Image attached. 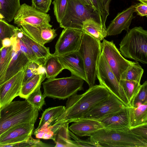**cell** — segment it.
Segmentation results:
<instances>
[{
    "label": "cell",
    "instance_id": "6da1fadb",
    "mask_svg": "<svg viewBox=\"0 0 147 147\" xmlns=\"http://www.w3.org/2000/svg\"><path fill=\"white\" fill-rule=\"evenodd\" d=\"M110 93L106 87L99 84L89 87L82 94L73 95L68 98L64 112L51 125L69 123L83 119L92 108L107 99Z\"/></svg>",
    "mask_w": 147,
    "mask_h": 147
},
{
    "label": "cell",
    "instance_id": "7a4b0ae2",
    "mask_svg": "<svg viewBox=\"0 0 147 147\" xmlns=\"http://www.w3.org/2000/svg\"><path fill=\"white\" fill-rule=\"evenodd\" d=\"M38 111L26 99L12 101L1 109L0 136L17 124L23 123L34 124Z\"/></svg>",
    "mask_w": 147,
    "mask_h": 147
},
{
    "label": "cell",
    "instance_id": "3957f363",
    "mask_svg": "<svg viewBox=\"0 0 147 147\" xmlns=\"http://www.w3.org/2000/svg\"><path fill=\"white\" fill-rule=\"evenodd\" d=\"M98 147H147V141L127 130L102 129L92 134L89 138Z\"/></svg>",
    "mask_w": 147,
    "mask_h": 147
},
{
    "label": "cell",
    "instance_id": "277c9868",
    "mask_svg": "<svg viewBox=\"0 0 147 147\" xmlns=\"http://www.w3.org/2000/svg\"><path fill=\"white\" fill-rule=\"evenodd\" d=\"M119 46L121 53L125 57L147 63V31L142 27L129 30Z\"/></svg>",
    "mask_w": 147,
    "mask_h": 147
},
{
    "label": "cell",
    "instance_id": "5b68a950",
    "mask_svg": "<svg viewBox=\"0 0 147 147\" xmlns=\"http://www.w3.org/2000/svg\"><path fill=\"white\" fill-rule=\"evenodd\" d=\"M100 43V41L83 31L80 45L77 51L83 60L86 82L89 87L95 84L98 62L101 53Z\"/></svg>",
    "mask_w": 147,
    "mask_h": 147
},
{
    "label": "cell",
    "instance_id": "8992f818",
    "mask_svg": "<svg viewBox=\"0 0 147 147\" xmlns=\"http://www.w3.org/2000/svg\"><path fill=\"white\" fill-rule=\"evenodd\" d=\"M90 18L103 25L99 15L95 9L86 5L82 0H67L65 14L59 24V26L63 28L82 30L83 22Z\"/></svg>",
    "mask_w": 147,
    "mask_h": 147
},
{
    "label": "cell",
    "instance_id": "52a82bcc",
    "mask_svg": "<svg viewBox=\"0 0 147 147\" xmlns=\"http://www.w3.org/2000/svg\"><path fill=\"white\" fill-rule=\"evenodd\" d=\"M84 80L73 75L61 78L48 79L42 83L43 95L46 97L64 100L82 90Z\"/></svg>",
    "mask_w": 147,
    "mask_h": 147
},
{
    "label": "cell",
    "instance_id": "ba28073f",
    "mask_svg": "<svg viewBox=\"0 0 147 147\" xmlns=\"http://www.w3.org/2000/svg\"><path fill=\"white\" fill-rule=\"evenodd\" d=\"M96 77L99 84L106 87L125 106H130L128 99L119 82L102 53L98 62Z\"/></svg>",
    "mask_w": 147,
    "mask_h": 147
},
{
    "label": "cell",
    "instance_id": "9c48e42d",
    "mask_svg": "<svg viewBox=\"0 0 147 147\" xmlns=\"http://www.w3.org/2000/svg\"><path fill=\"white\" fill-rule=\"evenodd\" d=\"M100 47L101 53L119 82L122 74L134 61L123 57L113 40L110 41L104 39Z\"/></svg>",
    "mask_w": 147,
    "mask_h": 147
},
{
    "label": "cell",
    "instance_id": "30bf717a",
    "mask_svg": "<svg viewBox=\"0 0 147 147\" xmlns=\"http://www.w3.org/2000/svg\"><path fill=\"white\" fill-rule=\"evenodd\" d=\"M83 34L82 30L64 28L56 42L53 55L59 56L78 51Z\"/></svg>",
    "mask_w": 147,
    "mask_h": 147
},
{
    "label": "cell",
    "instance_id": "8fae6325",
    "mask_svg": "<svg viewBox=\"0 0 147 147\" xmlns=\"http://www.w3.org/2000/svg\"><path fill=\"white\" fill-rule=\"evenodd\" d=\"M13 20L14 24L18 27L22 24L38 26L49 24L51 17L49 14L40 11L24 3L20 5Z\"/></svg>",
    "mask_w": 147,
    "mask_h": 147
},
{
    "label": "cell",
    "instance_id": "7c38bea8",
    "mask_svg": "<svg viewBox=\"0 0 147 147\" xmlns=\"http://www.w3.org/2000/svg\"><path fill=\"white\" fill-rule=\"evenodd\" d=\"M34 124L23 123L16 125L0 136V147L18 143L27 140L32 136Z\"/></svg>",
    "mask_w": 147,
    "mask_h": 147
},
{
    "label": "cell",
    "instance_id": "4fadbf2b",
    "mask_svg": "<svg viewBox=\"0 0 147 147\" xmlns=\"http://www.w3.org/2000/svg\"><path fill=\"white\" fill-rule=\"evenodd\" d=\"M24 71H22L0 85V109L19 96L22 85Z\"/></svg>",
    "mask_w": 147,
    "mask_h": 147
},
{
    "label": "cell",
    "instance_id": "5bb4252c",
    "mask_svg": "<svg viewBox=\"0 0 147 147\" xmlns=\"http://www.w3.org/2000/svg\"><path fill=\"white\" fill-rule=\"evenodd\" d=\"M126 107L115 96L111 93L107 99L92 108L83 119L98 120Z\"/></svg>",
    "mask_w": 147,
    "mask_h": 147
},
{
    "label": "cell",
    "instance_id": "9a60e30c",
    "mask_svg": "<svg viewBox=\"0 0 147 147\" xmlns=\"http://www.w3.org/2000/svg\"><path fill=\"white\" fill-rule=\"evenodd\" d=\"M12 38L13 40L12 56L5 74L4 82L19 72L24 71L27 65L30 62L21 50L17 36L14 34Z\"/></svg>",
    "mask_w": 147,
    "mask_h": 147
},
{
    "label": "cell",
    "instance_id": "2e32d148",
    "mask_svg": "<svg viewBox=\"0 0 147 147\" xmlns=\"http://www.w3.org/2000/svg\"><path fill=\"white\" fill-rule=\"evenodd\" d=\"M18 27H21L33 40L43 45L52 41L57 35L56 30L52 28V26L50 24L38 26L22 24Z\"/></svg>",
    "mask_w": 147,
    "mask_h": 147
},
{
    "label": "cell",
    "instance_id": "e0dca14e",
    "mask_svg": "<svg viewBox=\"0 0 147 147\" xmlns=\"http://www.w3.org/2000/svg\"><path fill=\"white\" fill-rule=\"evenodd\" d=\"M134 12V5L118 13L107 28V36L119 34L123 30L127 32L132 20L135 17L133 15Z\"/></svg>",
    "mask_w": 147,
    "mask_h": 147
},
{
    "label": "cell",
    "instance_id": "ac0fdd59",
    "mask_svg": "<svg viewBox=\"0 0 147 147\" xmlns=\"http://www.w3.org/2000/svg\"><path fill=\"white\" fill-rule=\"evenodd\" d=\"M98 121L108 129L127 130L130 128L127 107Z\"/></svg>",
    "mask_w": 147,
    "mask_h": 147
},
{
    "label": "cell",
    "instance_id": "d6986e66",
    "mask_svg": "<svg viewBox=\"0 0 147 147\" xmlns=\"http://www.w3.org/2000/svg\"><path fill=\"white\" fill-rule=\"evenodd\" d=\"M57 57L64 69H68L71 75L78 77L86 82L83 61L77 51Z\"/></svg>",
    "mask_w": 147,
    "mask_h": 147
},
{
    "label": "cell",
    "instance_id": "ffe728a7",
    "mask_svg": "<svg viewBox=\"0 0 147 147\" xmlns=\"http://www.w3.org/2000/svg\"><path fill=\"white\" fill-rule=\"evenodd\" d=\"M69 127V130L76 135L90 136L100 129L104 128L99 121L89 119H82L75 121Z\"/></svg>",
    "mask_w": 147,
    "mask_h": 147
},
{
    "label": "cell",
    "instance_id": "44dd1931",
    "mask_svg": "<svg viewBox=\"0 0 147 147\" xmlns=\"http://www.w3.org/2000/svg\"><path fill=\"white\" fill-rule=\"evenodd\" d=\"M16 27L15 34L29 47L43 65L45 60L52 55L49 48L46 47L33 40L24 32L21 27Z\"/></svg>",
    "mask_w": 147,
    "mask_h": 147
},
{
    "label": "cell",
    "instance_id": "7402d4cb",
    "mask_svg": "<svg viewBox=\"0 0 147 147\" xmlns=\"http://www.w3.org/2000/svg\"><path fill=\"white\" fill-rule=\"evenodd\" d=\"M127 108L130 128L147 123V104Z\"/></svg>",
    "mask_w": 147,
    "mask_h": 147
},
{
    "label": "cell",
    "instance_id": "603a6c76",
    "mask_svg": "<svg viewBox=\"0 0 147 147\" xmlns=\"http://www.w3.org/2000/svg\"><path fill=\"white\" fill-rule=\"evenodd\" d=\"M82 30L100 41L107 36V28L92 18L87 19L83 22Z\"/></svg>",
    "mask_w": 147,
    "mask_h": 147
},
{
    "label": "cell",
    "instance_id": "cb8c5ba5",
    "mask_svg": "<svg viewBox=\"0 0 147 147\" xmlns=\"http://www.w3.org/2000/svg\"><path fill=\"white\" fill-rule=\"evenodd\" d=\"M65 110V107L63 106L50 107L45 109L42 114L38 127L34 132L37 131L44 125H51Z\"/></svg>",
    "mask_w": 147,
    "mask_h": 147
},
{
    "label": "cell",
    "instance_id": "d4e9b609",
    "mask_svg": "<svg viewBox=\"0 0 147 147\" xmlns=\"http://www.w3.org/2000/svg\"><path fill=\"white\" fill-rule=\"evenodd\" d=\"M20 6V0H0V14L7 22L12 21Z\"/></svg>",
    "mask_w": 147,
    "mask_h": 147
},
{
    "label": "cell",
    "instance_id": "484cf974",
    "mask_svg": "<svg viewBox=\"0 0 147 147\" xmlns=\"http://www.w3.org/2000/svg\"><path fill=\"white\" fill-rule=\"evenodd\" d=\"M45 70L46 78H54L64 69L58 57L52 54L42 65Z\"/></svg>",
    "mask_w": 147,
    "mask_h": 147
},
{
    "label": "cell",
    "instance_id": "4316f807",
    "mask_svg": "<svg viewBox=\"0 0 147 147\" xmlns=\"http://www.w3.org/2000/svg\"><path fill=\"white\" fill-rule=\"evenodd\" d=\"M46 78L45 71L36 75L22 85L19 96L26 99Z\"/></svg>",
    "mask_w": 147,
    "mask_h": 147
},
{
    "label": "cell",
    "instance_id": "83f0119b",
    "mask_svg": "<svg viewBox=\"0 0 147 147\" xmlns=\"http://www.w3.org/2000/svg\"><path fill=\"white\" fill-rule=\"evenodd\" d=\"M69 124L61 125L56 136L54 147H76L69 136Z\"/></svg>",
    "mask_w": 147,
    "mask_h": 147
},
{
    "label": "cell",
    "instance_id": "f1b7e54d",
    "mask_svg": "<svg viewBox=\"0 0 147 147\" xmlns=\"http://www.w3.org/2000/svg\"><path fill=\"white\" fill-rule=\"evenodd\" d=\"M12 46L3 47L0 54V85L4 82L7 69L11 59Z\"/></svg>",
    "mask_w": 147,
    "mask_h": 147
},
{
    "label": "cell",
    "instance_id": "f546056e",
    "mask_svg": "<svg viewBox=\"0 0 147 147\" xmlns=\"http://www.w3.org/2000/svg\"><path fill=\"white\" fill-rule=\"evenodd\" d=\"M144 70L138 62H134L122 74L121 80L134 81L140 83Z\"/></svg>",
    "mask_w": 147,
    "mask_h": 147
},
{
    "label": "cell",
    "instance_id": "4dcf8cb0",
    "mask_svg": "<svg viewBox=\"0 0 147 147\" xmlns=\"http://www.w3.org/2000/svg\"><path fill=\"white\" fill-rule=\"evenodd\" d=\"M125 95L130 104L138 92L141 84L140 83L134 81L120 80L119 81Z\"/></svg>",
    "mask_w": 147,
    "mask_h": 147
},
{
    "label": "cell",
    "instance_id": "1f68e13d",
    "mask_svg": "<svg viewBox=\"0 0 147 147\" xmlns=\"http://www.w3.org/2000/svg\"><path fill=\"white\" fill-rule=\"evenodd\" d=\"M41 87L40 85L25 99L38 111H41L43 105H45V97L42 94Z\"/></svg>",
    "mask_w": 147,
    "mask_h": 147
},
{
    "label": "cell",
    "instance_id": "d6a6232c",
    "mask_svg": "<svg viewBox=\"0 0 147 147\" xmlns=\"http://www.w3.org/2000/svg\"><path fill=\"white\" fill-rule=\"evenodd\" d=\"M45 71L42 65L34 62L30 61L27 65L24 71L22 85Z\"/></svg>",
    "mask_w": 147,
    "mask_h": 147
},
{
    "label": "cell",
    "instance_id": "836d02e7",
    "mask_svg": "<svg viewBox=\"0 0 147 147\" xmlns=\"http://www.w3.org/2000/svg\"><path fill=\"white\" fill-rule=\"evenodd\" d=\"M147 104V82L145 81L141 86L132 101L130 106L136 107Z\"/></svg>",
    "mask_w": 147,
    "mask_h": 147
},
{
    "label": "cell",
    "instance_id": "e575fe53",
    "mask_svg": "<svg viewBox=\"0 0 147 147\" xmlns=\"http://www.w3.org/2000/svg\"><path fill=\"white\" fill-rule=\"evenodd\" d=\"M53 4L54 15L57 22L59 24L65 14L67 0H54Z\"/></svg>",
    "mask_w": 147,
    "mask_h": 147
},
{
    "label": "cell",
    "instance_id": "d590c367",
    "mask_svg": "<svg viewBox=\"0 0 147 147\" xmlns=\"http://www.w3.org/2000/svg\"><path fill=\"white\" fill-rule=\"evenodd\" d=\"M53 146L44 143L39 139H35L31 136L27 140L22 142L8 145L5 147H50Z\"/></svg>",
    "mask_w": 147,
    "mask_h": 147
},
{
    "label": "cell",
    "instance_id": "8d00e7d4",
    "mask_svg": "<svg viewBox=\"0 0 147 147\" xmlns=\"http://www.w3.org/2000/svg\"><path fill=\"white\" fill-rule=\"evenodd\" d=\"M16 27L4 20H0V38L2 40L5 38H11L14 34Z\"/></svg>",
    "mask_w": 147,
    "mask_h": 147
},
{
    "label": "cell",
    "instance_id": "74e56055",
    "mask_svg": "<svg viewBox=\"0 0 147 147\" xmlns=\"http://www.w3.org/2000/svg\"><path fill=\"white\" fill-rule=\"evenodd\" d=\"M17 37L20 44L21 50L30 61L34 62L43 65L29 47L20 38Z\"/></svg>",
    "mask_w": 147,
    "mask_h": 147
},
{
    "label": "cell",
    "instance_id": "f35d334b",
    "mask_svg": "<svg viewBox=\"0 0 147 147\" xmlns=\"http://www.w3.org/2000/svg\"><path fill=\"white\" fill-rule=\"evenodd\" d=\"M36 138L44 139H52L55 141V136L51 129L50 125L42 127L37 131L34 132Z\"/></svg>",
    "mask_w": 147,
    "mask_h": 147
},
{
    "label": "cell",
    "instance_id": "ab89813d",
    "mask_svg": "<svg viewBox=\"0 0 147 147\" xmlns=\"http://www.w3.org/2000/svg\"><path fill=\"white\" fill-rule=\"evenodd\" d=\"M96 11L98 13L104 27L107 28L106 22L109 14L105 10L102 0H91Z\"/></svg>",
    "mask_w": 147,
    "mask_h": 147
},
{
    "label": "cell",
    "instance_id": "60d3db41",
    "mask_svg": "<svg viewBox=\"0 0 147 147\" xmlns=\"http://www.w3.org/2000/svg\"><path fill=\"white\" fill-rule=\"evenodd\" d=\"M52 0H32L31 6L37 10L47 13L50 10Z\"/></svg>",
    "mask_w": 147,
    "mask_h": 147
},
{
    "label": "cell",
    "instance_id": "b9f144b4",
    "mask_svg": "<svg viewBox=\"0 0 147 147\" xmlns=\"http://www.w3.org/2000/svg\"><path fill=\"white\" fill-rule=\"evenodd\" d=\"M69 136L74 140L73 142L76 147H97V145L94 142L91 140L89 138L86 140H82L69 130Z\"/></svg>",
    "mask_w": 147,
    "mask_h": 147
},
{
    "label": "cell",
    "instance_id": "7bdbcfd3",
    "mask_svg": "<svg viewBox=\"0 0 147 147\" xmlns=\"http://www.w3.org/2000/svg\"><path fill=\"white\" fill-rule=\"evenodd\" d=\"M130 130L134 134L147 141V123L130 128Z\"/></svg>",
    "mask_w": 147,
    "mask_h": 147
},
{
    "label": "cell",
    "instance_id": "ee69618b",
    "mask_svg": "<svg viewBox=\"0 0 147 147\" xmlns=\"http://www.w3.org/2000/svg\"><path fill=\"white\" fill-rule=\"evenodd\" d=\"M135 11L140 16H147V4L140 3L135 4Z\"/></svg>",
    "mask_w": 147,
    "mask_h": 147
},
{
    "label": "cell",
    "instance_id": "f6af8a7d",
    "mask_svg": "<svg viewBox=\"0 0 147 147\" xmlns=\"http://www.w3.org/2000/svg\"><path fill=\"white\" fill-rule=\"evenodd\" d=\"M3 47H8L11 46L13 44V40L12 37L10 38H6L2 40Z\"/></svg>",
    "mask_w": 147,
    "mask_h": 147
},
{
    "label": "cell",
    "instance_id": "bcb514c9",
    "mask_svg": "<svg viewBox=\"0 0 147 147\" xmlns=\"http://www.w3.org/2000/svg\"><path fill=\"white\" fill-rule=\"evenodd\" d=\"M112 0H102L105 9L107 12L109 13L110 4Z\"/></svg>",
    "mask_w": 147,
    "mask_h": 147
},
{
    "label": "cell",
    "instance_id": "7dc6e473",
    "mask_svg": "<svg viewBox=\"0 0 147 147\" xmlns=\"http://www.w3.org/2000/svg\"><path fill=\"white\" fill-rule=\"evenodd\" d=\"M84 3L86 5L92 7L96 10V9L94 7L93 3L91 0H82Z\"/></svg>",
    "mask_w": 147,
    "mask_h": 147
},
{
    "label": "cell",
    "instance_id": "c3c4849f",
    "mask_svg": "<svg viewBox=\"0 0 147 147\" xmlns=\"http://www.w3.org/2000/svg\"><path fill=\"white\" fill-rule=\"evenodd\" d=\"M141 3L147 4V0H138Z\"/></svg>",
    "mask_w": 147,
    "mask_h": 147
},
{
    "label": "cell",
    "instance_id": "681fc988",
    "mask_svg": "<svg viewBox=\"0 0 147 147\" xmlns=\"http://www.w3.org/2000/svg\"><path fill=\"white\" fill-rule=\"evenodd\" d=\"M3 47L2 42V40L0 38V49Z\"/></svg>",
    "mask_w": 147,
    "mask_h": 147
},
{
    "label": "cell",
    "instance_id": "f907efd6",
    "mask_svg": "<svg viewBox=\"0 0 147 147\" xmlns=\"http://www.w3.org/2000/svg\"><path fill=\"white\" fill-rule=\"evenodd\" d=\"M4 20L3 17L0 14V20Z\"/></svg>",
    "mask_w": 147,
    "mask_h": 147
},
{
    "label": "cell",
    "instance_id": "816d5d0a",
    "mask_svg": "<svg viewBox=\"0 0 147 147\" xmlns=\"http://www.w3.org/2000/svg\"><path fill=\"white\" fill-rule=\"evenodd\" d=\"M0 115H1V109H0Z\"/></svg>",
    "mask_w": 147,
    "mask_h": 147
},
{
    "label": "cell",
    "instance_id": "f5cc1de1",
    "mask_svg": "<svg viewBox=\"0 0 147 147\" xmlns=\"http://www.w3.org/2000/svg\"><path fill=\"white\" fill-rule=\"evenodd\" d=\"M2 49H0V52H1V50Z\"/></svg>",
    "mask_w": 147,
    "mask_h": 147
}]
</instances>
